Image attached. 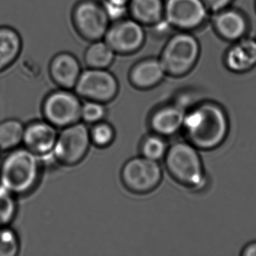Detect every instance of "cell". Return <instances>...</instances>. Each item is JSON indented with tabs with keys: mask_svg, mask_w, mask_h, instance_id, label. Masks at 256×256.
<instances>
[{
	"mask_svg": "<svg viewBox=\"0 0 256 256\" xmlns=\"http://www.w3.org/2000/svg\"><path fill=\"white\" fill-rule=\"evenodd\" d=\"M228 116L218 103L202 102L186 112L182 131L186 140L198 150L220 148L229 133Z\"/></svg>",
	"mask_w": 256,
	"mask_h": 256,
	"instance_id": "6da1fadb",
	"label": "cell"
},
{
	"mask_svg": "<svg viewBox=\"0 0 256 256\" xmlns=\"http://www.w3.org/2000/svg\"><path fill=\"white\" fill-rule=\"evenodd\" d=\"M198 150L188 142H180L169 146L164 156L166 170L179 185L199 190L204 186V168Z\"/></svg>",
	"mask_w": 256,
	"mask_h": 256,
	"instance_id": "7a4b0ae2",
	"label": "cell"
},
{
	"mask_svg": "<svg viewBox=\"0 0 256 256\" xmlns=\"http://www.w3.org/2000/svg\"><path fill=\"white\" fill-rule=\"evenodd\" d=\"M40 162L36 154L28 149L14 150L5 158L0 170V180L12 193L30 191L38 179Z\"/></svg>",
	"mask_w": 256,
	"mask_h": 256,
	"instance_id": "3957f363",
	"label": "cell"
},
{
	"mask_svg": "<svg viewBox=\"0 0 256 256\" xmlns=\"http://www.w3.org/2000/svg\"><path fill=\"white\" fill-rule=\"evenodd\" d=\"M200 56V44L190 32L174 35L162 50L160 58L166 74L174 78L186 76L194 68Z\"/></svg>",
	"mask_w": 256,
	"mask_h": 256,
	"instance_id": "277c9868",
	"label": "cell"
},
{
	"mask_svg": "<svg viewBox=\"0 0 256 256\" xmlns=\"http://www.w3.org/2000/svg\"><path fill=\"white\" fill-rule=\"evenodd\" d=\"M72 22L79 36L90 43L104 40L112 24L104 6L96 0H80L76 4Z\"/></svg>",
	"mask_w": 256,
	"mask_h": 256,
	"instance_id": "5b68a950",
	"label": "cell"
},
{
	"mask_svg": "<svg viewBox=\"0 0 256 256\" xmlns=\"http://www.w3.org/2000/svg\"><path fill=\"white\" fill-rule=\"evenodd\" d=\"M78 96L88 101L107 103L113 100L119 91V83L114 74L108 70L88 68L74 86Z\"/></svg>",
	"mask_w": 256,
	"mask_h": 256,
	"instance_id": "8992f818",
	"label": "cell"
},
{
	"mask_svg": "<svg viewBox=\"0 0 256 256\" xmlns=\"http://www.w3.org/2000/svg\"><path fill=\"white\" fill-rule=\"evenodd\" d=\"M103 40L116 55H132L144 44V26L131 18H124L110 24Z\"/></svg>",
	"mask_w": 256,
	"mask_h": 256,
	"instance_id": "52a82bcc",
	"label": "cell"
},
{
	"mask_svg": "<svg viewBox=\"0 0 256 256\" xmlns=\"http://www.w3.org/2000/svg\"><path fill=\"white\" fill-rule=\"evenodd\" d=\"M164 19L172 28L190 32L206 22L209 10L203 0H166Z\"/></svg>",
	"mask_w": 256,
	"mask_h": 256,
	"instance_id": "ba28073f",
	"label": "cell"
},
{
	"mask_svg": "<svg viewBox=\"0 0 256 256\" xmlns=\"http://www.w3.org/2000/svg\"><path fill=\"white\" fill-rule=\"evenodd\" d=\"M162 170L158 162L146 157L132 158L122 168L124 185L136 193L145 194L155 190L162 180Z\"/></svg>",
	"mask_w": 256,
	"mask_h": 256,
	"instance_id": "9c48e42d",
	"label": "cell"
},
{
	"mask_svg": "<svg viewBox=\"0 0 256 256\" xmlns=\"http://www.w3.org/2000/svg\"><path fill=\"white\" fill-rule=\"evenodd\" d=\"M70 90L52 92L44 100L43 112L48 122L54 126L66 127L82 118V104L77 94Z\"/></svg>",
	"mask_w": 256,
	"mask_h": 256,
	"instance_id": "30bf717a",
	"label": "cell"
},
{
	"mask_svg": "<svg viewBox=\"0 0 256 256\" xmlns=\"http://www.w3.org/2000/svg\"><path fill=\"white\" fill-rule=\"evenodd\" d=\"M90 142V131L86 126L77 122L65 127L58 137L54 152L58 161L73 166L84 158Z\"/></svg>",
	"mask_w": 256,
	"mask_h": 256,
	"instance_id": "8fae6325",
	"label": "cell"
},
{
	"mask_svg": "<svg viewBox=\"0 0 256 256\" xmlns=\"http://www.w3.org/2000/svg\"><path fill=\"white\" fill-rule=\"evenodd\" d=\"M186 110L178 103L164 104L154 110L150 118L152 132L163 137H169L182 130Z\"/></svg>",
	"mask_w": 256,
	"mask_h": 256,
	"instance_id": "7c38bea8",
	"label": "cell"
},
{
	"mask_svg": "<svg viewBox=\"0 0 256 256\" xmlns=\"http://www.w3.org/2000/svg\"><path fill=\"white\" fill-rule=\"evenodd\" d=\"M83 70L78 58L68 52L54 56L49 66L52 80L61 89L74 88Z\"/></svg>",
	"mask_w": 256,
	"mask_h": 256,
	"instance_id": "4fadbf2b",
	"label": "cell"
},
{
	"mask_svg": "<svg viewBox=\"0 0 256 256\" xmlns=\"http://www.w3.org/2000/svg\"><path fill=\"white\" fill-rule=\"evenodd\" d=\"M166 76L160 59L146 58L133 66L130 70L128 80L136 89L148 90L158 86Z\"/></svg>",
	"mask_w": 256,
	"mask_h": 256,
	"instance_id": "5bb4252c",
	"label": "cell"
},
{
	"mask_svg": "<svg viewBox=\"0 0 256 256\" xmlns=\"http://www.w3.org/2000/svg\"><path fill=\"white\" fill-rule=\"evenodd\" d=\"M224 65L234 73H245L256 66V40L244 38L234 42L226 52Z\"/></svg>",
	"mask_w": 256,
	"mask_h": 256,
	"instance_id": "9a60e30c",
	"label": "cell"
},
{
	"mask_svg": "<svg viewBox=\"0 0 256 256\" xmlns=\"http://www.w3.org/2000/svg\"><path fill=\"white\" fill-rule=\"evenodd\" d=\"M58 137L54 126L48 122H35L25 128L23 142L26 149L36 155H46L54 150Z\"/></svg>",
	"mask_w": 256,
	"mask_h": 256,
	"instance_id": "2e32d148",
	"label": "cell"
},
{
	"mask_svg": "<svg viewBox=\"0 0 256 256\" xmlns=\"http://www.w3.org/2000/svg\"><path fill=\"white\" fill-rule=\"evenodd\" d=\"M214 28L222 38L234 42L245 37L248 30V22L239 11L227 8L216 13Z\"/></svg>",
	"mask_w": 256,
	"mask_h": 256,
	"instance_id": "e0dca14e",
	"label": "cell"
},
{
	"mask_svg": "<svg viewBox=\"0 0 256 256\" xmlns=\"http://www.w3.org/2000/svg\"><path fill=\"white\" fill-rule=\"evenodd\" d=\"M163 0H130L128 14L144 26H155L164 20Z\"/></svg>",
	"mask_w": 256,
	"mask_h": 256,
	"instance_id": "ac0fdd59",
	"label": "cell"
},
{
	"mask_svg": "<svg viewBox=\"0 0 256 256\" xmlns=\"http://www.w3.org/2000/svg\"><path fill=\"white\" fill-rule=\"evenodd\" d=\"M22 36L14 28L0 26V73L8 70L22 53Z\"/></svg>",
	"mask_w": 256,
	"mask_h": 256,
	"instance_id": "d6986e66",
	"label": "cell"
},
{
	"mask_svg": "<svg viewBox=\"0 0 256 256\" xmlns=\"http://www.w3.org/2000/svg\"><path fill=\"white\" fill-rule=\"evenodd\" d=\"M116 55L104 40H100L91 42L85 52L84 60L88 68L108 70Z\"/></svg>",
	"mask_w": 256,
	"mask_h": 256,
	"instance_id": "ffe728a7",
	"label": "cell"
},
{
	"mask_svg": "<svg viewBox=\"0 0 256 256\" xmlns=\"http://www.w3.org/2000/svg\"><path fill=\"white\" fill-rule=\"evenodd\" d=\"M25 128L20 121L8 120L0 124V150H8L23 142Z\"/></svg>",
	"mask_w": 256,
	"mask_h": 256,
	"instance_id": "44dd1931",
	"label": "cell"
},
{
	"mask_svg": "<svg viewBox=\"0 0 256 256\" xmlns=\"http://www.w3.org/2000/svg\"><path fill=\"white\" fill-rule=\"evenodd\" d=\"M168 148L166 138L154 133L145 138L140 150L143 156L158 162L164 158Z\"/></svg>",
	"mask_w": 256,
	"mask_h": 256,
	"instance_id": "7402d4cb",
	"label": "cell"
},
{
	"mask_svg": "<svg viewBox=\"0 0 256 256\" xmlns=\"http://www.w3.org/2000/svg\"><path fill=\"white\" fill-rule=\"evenodd\" d=\"M13 193L0 186V227L11 222L16 212V203Z\"/></svg>",
	"mask_w": 256,
	"mask_h": 256,
	"instance_id": "603a6c76",
	"label": "cell"
},
{
	"mask_svg": "<svg viewBox=\"0 0 256 256\" xmlns=\"http://www.w3.org/2000/svg\"><path fill=\"white\" fill-rule=\"evenodd\" d=\"M90 140L98 148L108 146L114 138V130L110 124L107 122H96L90 132Z\"/></svg>",
	"mask_w": 256,
	"mask_h": 256,
	"instance_id": "cb8c5ba5",
	"label": "cell"
},
{
	"mask_svg": "<svg viewBox=\"0 0 256 256\" xmlns=\"http://www.w3.org/2000/svg\"><path fill=\"white\" fill-rule=\"evenodd\" d=\"M19 251L17 235L11 229L0 227V256H14Z\"/></svg>",
	"mask_w": 256,
	"mask_h": 256,
	"instance_id": "d4e9b609",
	"label": "cell"
},
{
	"mask_svg": "<svg viewBox=\"0 0 256 256\" xmlns=\"http://www.w3.org/2000/svg\"><path fill=\"white\" fill-rule=\"evenodd\" d=\"M106 115V108L102 103L88 101L82 106V118L89 124L100 122Z\"/></svg>",
	"mask_w": 256,
	"mask_h": 256,
	"instance_id": "484cf974",
	"label": "cell"
},
{
	"mask_svg": "<svg viewBox=\"0 0 256 256\" xmlns=\"http://www.w3.org/2000/svg\"><path fill=\"white\" fill-rule=\"evenodd\" d=\"M209 12L217 13L228 8L233 0H203Z\"/></svg>",
	"mask_w": 256,
	"mask_h": 256,
	"instance_id": "4316f807",
	"label": "cell"
},
{
	"mask_svg": "<svg viewBox=\"0 0 256 256\" xmlns=\"http://www.w3.org/2000/svg\"><path fill=\"white\" fill-rule=\"evenodd\" d=\"M240 254L242 256H256V241L247 244L242 248Z\"/></svg>",
	"mask_w": 256,
	"mask_h": 256,
	"instance_id": "83f0119b",
	"label": "cell"
},
{
	"mask_svg": "<svg viewBox=\"0 0 256 256\" xmlns=\"http://www.w3.org/2000/svg\"><path fill=\"white\" fill-rule=\"evenodd\" d=\"M104 2L113 5L120 6L128 7L130 0H104Z\"/></svg>",
	"mask_w": 256,
	"mask_h": 256,
	"instance_id": "f1b7e54d",
	"label": "cell"
},
{
	"mask_svg": "<svg viewBox=\"0 0 256 256\" xmlns=\"http://www.w3.org/2000/svg\"></svg>",
	"mask_w": 256,
	"mask_h": 256,
	"instance_id": "f546056e",
	"label": "cell"
}]
</instances>
